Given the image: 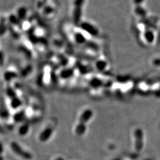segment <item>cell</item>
<instances>
[{"mask_svg": "<svg viewBox=\"0 0 160 160\" xmlns=\"http://www.w3.org/2000/svg\"><path fill=\"white\" fill-rule=\"evenodd\" d=\"M10 147L12 148V150L13 151V152L15 154H16L18 156L22 157L24 159L30 160L32 158V154L29 152L23 150V149L17 142H12L10 145Z\"/></svg>", "mask_w": 160, "mask_h": 160, "instance_id": "6da1fadb", "label": "cell"}, {"mask_svg": "<svg viewBox=\"0 0 160 160\" xmlns=\"http://www.w3.org/2000/svg\"><path fill=\"white\" fill-rule=\"evenodd\" d=\"M84 0H75V8L73 12V20L76 24L79 23L81 15V7Z\"/></svg>", "mask_w": 160, "mask_h": 160, "instance_id": "7a4b0ae2", "label": "cell"}, {"mask_svg": "<svg viewBox=\"0 0 160 160\" xmlns=\"http://www.w3.org/2000/svg\"><path fill=\"white\" fill-rule=\"evenodd\" d=\"M53 132V129L51 126H47L46 127L39 135V139L40 141L42 142H45L48 141L52 135V133Z\"/></svg>", "mask_w": 160, "mask_h": 160, "instance_id": "3957f363", "label": "cell"}, {"mask_svg": "<svg viewBox=\"0 0 160 160\" xmlns=\"http://www.w3.org/2000/svg\"><path fill=\"white\" fill-rule=\"evenodd\" d=\"M92 111L91 109H87L84 110L80 115L79 118V123L86 125L92 116Z\"/></svg>", "mask_w": 160, "mask_h": 160, "instance_id": "277c9868", "label": "cell"}, {"mask_svg": "<svg viewBox=\"0 0 160 160\" xmlns=\"http://www.w3.org/2000/svg\"><path fill=\"white\" fill-rule=\"evenodd\" d=\"M81 29H83L86 32L92 35H96L97 34V29L95 28L92 24L88 23H82L81 25Z\"/></svg>", "mask_w": 160, "mask_h": 160, "instance_id": "5b68a950", "label": "cell"}, {"mask_svg": "<svg viewBox=\"0 0 160 160\" xmlns=\"http://www.w3.org/2000/svg\"><path fill=\"white\" fill-rule=\"evenodd\" d=\"M73 74H74L73 69L65 68L61 70V71L59 73V77L63 80H68L69 78H71Z\"/></svg>", "mask_w": 160, "mask_h": 160, "instance_id": "8992f818", "label": "cell"}, {"mask_svg": "<svg viewBox=\"0 0 160 160\" xmlns=\"http://www.w3.org/2000/svg\"><path fill=\"white\" fill-rule=\"evenodd\" d=\"M26 119V113L25 112L22 110L20 111L17 112L13 116V120L16 123H22L25 121Z\"/></svg>", "mask_w": 160, "mask_h": 160, "instance_id": "52a82bcc", "label": "cell"}, {"mask_svg": "<svg viewBox=\"0 0 160 160\" xmlns=\"http://www.w3.org/2000/svg\"><path fill=\"white\" fill-rule=\"evenodd\" d=\"M30 130V125L28 123L24 122L18 129V133L20 136L26 135Z\"/></svg>", "mask_w": 160, "mask_h": 160, "instance_id": "ba28073f", "label": "cell"}, {"mask_svg": "<svg viewBox=\"0 0 160 160\" xmlns=\"http://www.w3.org/2000/svg\"><path fill=\"white\" fill-rule=\"evenodd\" d=\"M18 76L17 72L12 71H7L3 75L4 79L7 82H9L10 81L16 78Z\"/></svg>", "mask_w": 160, "mask_h": 160, "instance_id": "9c48e42d", "label": "cell"}, {"mask_svg": "<svg viewBox=\"0 0 160 160\" xmlns=\"http://www.w3.org/2000/svg\"><path fill=\"white\" fill-rule=\"evenodd\" d=\"M22 105V101L19 97H16L10 99V106L12 109H18Z\"/></svg>", "mask_w": 160, "mask_h": 160, "instance_id": "30bf717a", "label": "cell"}, {"mask_svg": "<svg viewBox=\"0 0 160 160\" xmlns=\"http://www.w3.org/2000/svg\"><path fill=\"white\" fill-rule=\"evenodd\" d=\"M86 125L81 123H78L75 128V132L78 136H82L86 132Z\"/></svg>", "mask_w": 160, "mask_h": 160, "instance_id": "8fae6325", "label": "cell"}, {"mask_svg": "<svg viewBox=\"0 0 160 160\" xmlns=\"http://www.w3.org/2000/svg\"><path fill=\"white\" fill-rule=\"evenodd\" d=\"M27 13V9L24 7H21L17 10V16L20 21H22L26 18Z\"/></svg>", "mask_w": 160, "mask_h": 160, "instance_id": "7c38bea8", "label": "cell"}, {"mask_svg": "<svg viewBox=\"0 0 160 160\" xmlns=\"http://www.w3.org/2000/svg\"><path fill=\"white\" fill-rule=\"evenodd\" d=\"M74 39L78 44H82L86 41V37L80 32H77L74 34Z\"/></svg>", "mask_w": 160, "mask_h": 160, "instance_id": "4fadbf2b", "label": "cell"}, {"mask_svg": "<svg viewBox=\"0 0 160 160\" xmlns=\"http://www.w3.org/2000/svg\"><path fill=\"white\" fill-rule=\"evenodd\" d=\"M7 30V26L6 24V20L2 17L0 19V36H2L5 34Z\"/></svg>", "mask_w": 160, "mask_h": 160, "instance_id": "5bb4252c", "label": "cell"}, {"mask_svg": "<svg viewBox=\"0 0 160 160\" xmlns=\"http://www.w3.org/2000/svg\"><path fill=\"white\" fill-rule=\"evenodd\" d=\"M6 93L7 96L10 99H12L14 97H17V94L15 90L12 88V87H7L6 88Z\"/></svg>", "mask_w": 160, "mask_h": 160, "instance_id": "9a60e30c", "label": "cell"}, {"mask_svg": "<svg viewBox=\"0 0 160 160\" xmlns=\"http://www.w3.org/2000/svg\"><path fill=\"white\" fill-rule=\"evenodd\" d=\"M8 21L12 25L14 26H17L20 23V20L18 18L17 15H14V14H11L9 17H8Z\"/></svg>", "mask_w": 160, "mask_h": 160, "instance_id": "2e32d148", "label": "cell"}, {"mask_svg": "<svg viewBox=\"0 0 160 160\" xmlns=\"http://www.w3.org/2000/svg\"><path fill=\"white\" fill-rule=\"evenodd\" d=\"M144 37L145 38V39L149 43H151L154 40L155 36L154 32H152L151 30H148L147 32H146L144 34Z\"/></svg>", "mask_w": 160, "mask_h": 160, "instance_id": "e0dca14e", "label": "cell"}, {"mask_svg": "<svg viewBox=\"0 0 160 160\" xmlns=\"http://www.w3.org/2000/svg\"><path fill=\"white\" fill-rule=\"evenodd\" d=\"M135 11L136 14L139 16H144L147 14L146 10L141 6H137Z\"/></svg>", "mask_w": 160, "mask_h": 160, "instance_id": "ac0fdd59", "label": "cell"}, {"mask_svg": "<svg viewBox=\"0 0 160 160\" xmlns=\"http://www.w3.org/2000/svg\"><path fill=\"white\" fill-rule=\"evenodd\" d=\"M32 71V67L31 65H28L24 68L21 71V74L23 77H26L29 75Z\"/></svg>", "mask_w": 160, "mask_h": 160, "instance_id": "d6986e66", "label": "cell"}, {"mask_svg": "<svg viewBox=\"0 0 160 160\" xmlns=\"http://www.w3.org/2000/svg\"><path fill=\"white\" fill-rule=\"evenodd\" d=\"M4 62V55L2 51H0V67L3 66Z\"/></svg>", "mask_w": 160, "mask_h": 160, "instance_id": "ffe728a7", "label": "cell"}, {"mask_svg": "<svg viewBox=\"0 0 160 160\" xmlns=\"http://www.w3.org/2000/svg\"><path fill=\"white\" fill-rule=\"evenodd\" d=\"M144 0H133V2L136 4L137 6H140Z\"/></svg>", "mask_w": 160, "mask_h": 160, "instance_id": "44dd1931", "label": "cell"}, {"mask_svg": "<svg viewBox=\"0 0 160 160\" xmlns=\"http://www.w3.org/2000/svg\"><path fill=\"white\" fill-rule=\"evenodd\" d=\"M3 152H4V147L2 143L0 142V155H1V154L3 153Z\"/></svg>", "mask_w": 160, "mask_h": 160, "instance_id": "7402d4cb", "label": "cell"}, {"mask_svg": "<svg viewBox=\"0 0 160 160\" xmlns=\"http://www.w3.org/2000/svg\"><path fill=\"white\" fill-rule=\"evenodd\" d=\"M48 8H49V12H51V10H52L51 8L50 7H49ZM45 12H46L47 14H49V12H48V10H46V11H45Z\"/></svg>", "mask_w": 160, "mask_h": 160, "instance_id": "603a6c76", "label": "cell"}, {"mask_svg": "<svg viewBox=\"0 0 160 160\" xmlns=\"http://www.w3.org/2000/svg\"><path fill=\"white\" fill-rule=\"evenodd\" d=\"M4 160V158L1 156V155H0V160Z\"/></svg>", "mask_w": 160, "mask_h": 160, "instance_id": "cb8c5ba5", "label": "cell"}]
</instances>
